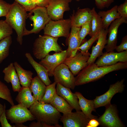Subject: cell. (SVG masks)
<instances>
[{
    "mask_svg": "<svg viewBox=\"0 0 127 127\" xmlns=\"http://www.w3.org/2000/svg\"><path fill=\"white\" fill-rule=\"evenodd\" d=\"M127 68V62H119L109 66L98 67L94 63L88 65L75 77V85L78 86L98 80L108 73Z\"/></svg>",
    "mask_w": 127,
    "mask_h": 127,
    "instance_id": "cell-1",
    "label": "cell"
},
{
    "mask_svg": "<svg viewBox=\"0 0 127 127\" xmlns=\"http://www.w3.org/2000/svg\"><path fill=\"white\" fill-rule=\"evenodd\" d=\"M29 110L37 121L47 124L61 127L59 121L62 116L55 107L50 104L41 101L35 102L29 108Z\"/></svg>",
    "mask_w": 127,
    "mask_h": 127,
    "instance_id": "cell-2",
    "label": "cell"
},
{
    "mask_svg": "<svg viewBox=\"0 0 127 127\" xmlns=\"http://www.w3.org/2000/svg\"><path fill=\"white\" fill-rule=\"evenodd\" d=\"M27 12L21 5L15 1L11 4L10 9L5 17V21L15 31L17 35V40L20 45L22 44L26 21L28 18Z\"/></svg>",
    "mask_w": 127,
    "mask_h": 127,
    "instance_id": "cell-3",
    "label": "cell"
},
{
    "mask_svg": "<svg viewBox=\"0 0 127 127\" xmlns=\"http://www.w3.org/2000/svg\"><path fill=\"white\" fill-rule=\"evenodd\" d=\"M58 39L49 36L40 35L33 43L32 52L34 56L41 60L51 51L55 53L62 51V48L58 43Z\"/></svg>",
    "mask_w": 127,
    "mask_h": 127,
    "instance_id": "cell-4",
    "label": "cell"
},
{
    "mask_svg": "<svg viewBox=\"0 0 127 127\" xmlns=\"http://www.w3.org/2000/svg\"><path fill=\"white\" fill-rule=\"evenodd\" d=\"M29 12L28 14V17L33 21V27L30 30L25 28L24 36L38 33L44 29L46 25L51 20L48 14L46 7L36 6Z\"/></svg>",
    "mask_w": 127,
    "mask_h": 127,
    "instance_id": "cell-5",
    "label": "cell"
},
{
    "mask_svg": "<svg viewBox=\"0 0 127 127\" xmlns=\"http://www.w3.org/2000/svg\"><path fill=\"white\" fill-rule=\"evenodd\" d=\"M70 19L54 21L51 20L44 28V35L55 38L64 37L67 38L71 28Z\"/></svg>",
    "mask_w": 127,
    "mask_h": 127,
    "instance_id": "cell-6",
    "label": "cell"
},
{
    "mask_svg": "<svg viewBox=\"0 0 127 127\" xmlns=\"http://www.w3.org/2000/svg\"><path fill=\"white\" fill-rule=\"evenodd\" d=\"M7 119L12 123H24L35 119L28 108L18 104L12 106L6 111Z\"/></svg>",
    "mask_w": 127,
    "mask_h": 127,
    "instance_id": "cell-7",
    "label": "cell"
},
{
    "mask_svg": "<svg viewBox=\"0 0 127 127\" xmlns=\"http://www.w3.org/2000/svg\"><path fill=\"white\" fill-rule=\"evenodd\" d=\"M53 76L55 81L65 87L73 90L76 86L75 78L68 67L62 63L54 70Z\"/></svg>",
    "mask_w": 127,
    "mask_h": 127,
    "instance_id": "cell-8",
    "label": "cell"
},
{
    "mask_svg": "<svg viewBox=\"0 0 127 127\" xmlns=\"http://www.w3.org/2000/svg\"><path fill=\"white\" fill-rule=\"evenodd\" d=\"M124 79L118 81L111 85L108 90L103 94L96 97L94 99L95 108L102 106L106 107L111 103V99L117 93L122 92L125 87L124 84Z\"/></svg>",
    "mask_w": 127,
    "mask_h": 127,
    "instance_id": "cell-9",
    "label": "cell"
},
{
    "mask_svg": "<svg viewBox=\"0 0 127 127\" xmlns=\"http://www.w3.org/2000/svg\"><path fill=\"white\" fill-rule=\"evenodd\" d=\"M90 55L88 51L77 52L73 57L66 58L63 63L68 67L74 75H75L88 65L87 62Z\"/></svg>",
    "mask_w": 127,
    "mask_h": 127,
    "instance_id": "cell-10",
    "label": "cell"
},
{
    "mask_svg": "<svg viewBox=\"0 0 127 127\" xmlns=\"http://www.w3.org/2000/svg\"><path fill=\"white\" fill-rule=\"evenodd\" d=\"M90 120L80 111L63 114L60 120L64 127H86Z\"/></svg>",
    "mask_w": 127,
    "mask_h": 127,
    "instance_id": "cell-11",
    "label": "cell"
},
{
    "mask_svg": "<svg viewBox=\"0 0 127 127\" xmlns=\"http://www.w3.org/2000/svg\"><path fill=\"white\" fill-rule=\"evenodd\" d=\"M106 107L103 114L97 119L100 124L107 127H124L118 116L115 106L110 104Z\"/></svg>",
    "mask_w": 127,
    "mask_h": 127,
    "instance_id": "cell-12",
    "label": "cell"
},
{
    "mask_svg": "<svg viewBox=\"0 0 127 127\" xmlns=\"http://www.w3.org/2000/svg\"><path fill=\"white\" fill-rule=\"evenodd\" d=\"M68 0H51L46 7L51 20L56 21L63 19L64 12L69 10Z\"/></svg>",
    "mask_w": 127,
    "mask_h": 127,
    "instance_id": "cell-13",
    "label": "cell"
},
{
    "mask_svg": "<svg viewBox=\"0 0 127 127\" xmlns=\"http://www.w3.org/2000/svg\"><path fill=\"white\" fill-rule=\"evenodd\" d=\"M67 50H63L56 52L53 55L48 54L41 60L39 63L47 70L49 76H53L55 68L59 65L63 63L67 58Z\"/></svg>",
    "mask_w": 127,
    "mask_h": 127,
    "instance_id": "cell-14",
    "label": "cell"
},
{
    "mask_svg": "<svg viewBox=\"0 0 127 127\" xmlns=\"http://www.w3.org/2000/svg\"><path fill=\"white\" fill-rule=\"evenodd\" d=\"M127 23V18L120 16L113 21L108 29V38L104 48L106 52H113L117 46V35L119 26L123 23Z\"/></svg>",
    "mask_w": 127,
    "mask_h": 127,
    "instance_id": "cell-15",
    "label": "cell"
},
{
    "mask_svg": "<svg viewBox=\"0 0 127 127\" xmlns=\"http://www.w3.org/2000/svg\"><path fill=\"white\" fill-rule=\"evenodd\" d=\"M127 62V50L120 52H106L100 56L95 63L98 67L109 66L119 62Z\"/></svg>",
    "mask_w": 127,
    "mask_h": 127,
    "instance_id": "cell-16",
    "label": "cell"
},
{
    "mask_svg": "<svg viewBox=\"0 0 127 127\" xmlns=\"http://www.w3.org/2000/svg\"><path fill=\"white\" fill-rule=\"evenodd\" d=\"M108 29L103 28L100 32L96 44L92 48L91 53L87 62L88 65L94 63L97 58L103 54V50L107 42Z\"/></svg>",
    "mask_w": 127,
    "mask_h": 127,
    "instance_id": "cell-17",
    "label": "cell"
},
{
    "mask_svg": "<svg viewBox=\"0 0 127 127\" xmlns=\"http://www.w3.org/2000/svg\"><path fill=\"white\" fill-rule=\"evenodd\" d=\"M56 85V90L57 94L65 99L76 111H81L78 98L76 94L73 93L70 88L58 83Z\"/></svg>",
    "mask_w": 127,
    "mask_h": 127,
    "instance_id": "cell-18",
    "label": "cell"
},
{
    "mask_svg": "<svg viewBox=\"0 0 127 127\" xmlns=\"http://www.w3.org/2000/svg\"><path fill=\"white\" fill-rule=\"evenodd\" d=\"M91 10L88 8L78 9L75 13L74 12L70 18L71 26L81 27L86 23L91 21Z\"/></svg>",
    "mask_w": 127,
    "mask_h": 127,
    "instance_id": "cell-19",
    "label": "cell"
},
{
    "mask_svg": "<svg viewBox=\"0 0 127 127\" xmlns=\"http://www.w3.org/2000/svg\"><path fill=\"white\" fill-rule=\"evenodd\" d=\"M3 72L4 74V80L7 83H11L14 91L18 92L21 87L20 80L13 63H10L4 69Z\"/></svg>",
    "mask_w": 127,
    "mask_h": 127,
    "instance_id": "cell-20",
    "label": "cell"
},
{
    "mask_svg": "<svg viewBox=\"0 0 127 127\" xmlns=\"http://www.w3.org/2000/svg\"><path fill=\"white\" fill-rule=\"evenodd\" d=\"M75 93L78 98V102L81 110L89 119H95L97 120V117L93 115L92 112L95 111L94 100L87 99L80 93L76 92Z\"/></svg>",
    "mask_w": 127,
    "mask_h": 127,
    "instance_id": "cell-21",
    "label": "cell"
},
{
    "mask_svg": "<svg viewBox=\"0 0 127 127\" xmlns=\"http://www.w3.org/2000/svg\"><path fill=\"white\" fill-rule=\"evenodd\" d=\"M25 55L28 62L36 71L37 76L46 86L50 84L52 82L49 78L46 69L43 65L36 61L30 53H26Z\"/></svg>",
    "mask_w": 127,
    "mask_h": 127,
    "instance_id": "cell-22",
    "label": "cell"
},
{
    "mask_svg": "<svg viewBox=\"0 0 127 127\" xmlns=\"http://www.w3.org/2000/svg\"><path fill=\"white\" fill-rule=\"evenodd\" d=\"M18 92L15 100L19 104L29 108L36 102L29 87H21Z\"/></svg>",
    "mask_w": 127,
    "mask_h": 127,
    "instance_id": "cell-23",
    "label": "cell"
},
{
    "mask_svg": "<svg viewBox=\"0 0 127 127\" xmlns=\"http://www.w3.org/2000/svg\"><path fill=\"white\" fill-rule=\"evenodd\" d=\"M29 88L36 102L40 101L45 94L46 86L37 76L33 78Z\"/></svg>",
    "mask_w": 127,
    "mask_h": 127,
    "instance_id": "cell-24",
    "label": "cell"
},
{
    "mask_svg": "<svg viewBox=\"0 0 127 127\" xmlns=\"http://www.w3.org/2000/svg\"><path fill=\"white\" fill-rule=\"evenodd\" d=\"M81 27L71 26V31L67 38L68 47L67 51V58L69 57L71 52L75 49H78L81 44L79 36V32Z\"/></svg>",
    "mask_w": 127,
    "mask_h": 127,
    "instance_id": "cell-25",
    "label": "cell"
},
{
    "mask_svg": "<svg viewBox=\"0 0 127 127\" xmlns=\"http://www.w3.org/2000/svg\"><path fill=\"white\" fill-rule=\"evenodd\" d=\"M117 5L106 11H100L98 13L101 19L103 28L106 29L114 20L121 16L117 10Z\"/></svg>",
    "mask_w": 127,
    "mask_h": 127,
    "instance_id": "cell-26",
    "label": "cell"
},
{
    "mask_svg": "<svg viewBox=\"0 0 127 127\" xmlns=\"http://www.w3.org/2000/svg\"><path fill=\"white\" fill-rule=\"evenodd\" d=\"M13 64L20 84L23 87H29L33 79V73L31 71L24 69L17 62H14Z\"/></svg>",
    "mask_w": 127,
    "mask_h": 127,
    "instance_id": "cell-27",
    "label": "cell"
},
{
    "mask_svg": "<svg viewBox=\"0 0 127 127\" xmlns=\"http://www.w3.org/2000/svg\"><path fill=\"white\" fill-rule=\"evenodd\" d=\"M59 112L65 114L72 112L74 108L64 98L56 93L50 103Z\"/></svg>",
    "mask_w": 127,
    "mask_h": 127,
    "instance_id": "cell-28",
    "label": "cell"
},
{
    "mask_svg": "<svg viewBox=\"0 0 127 127\" xmlns=\"http://www.w3.org/2000/svg\"><path fill=\"white\" fill-rule=\"evenodd\" d=\"M92 18L91 30L89 35L91 37L99 32L103 29L101 19L96 11L95 7L91 10Z\"/></svg>",
    "mask_w": 127,
    "mask_h": 127,
    "instance_id": "cell-29",
    "label": "cell"
},
{
    "mask_svg": "<svg viewBox=\"0 0 127 127\" xmlns=\"http://www.w3.org/2000/svg\"><path fill=\"white\" fill-rule=\"evenodd\" d=\"M12 43L11 36L0 41V64L9 55V48Z\"/></svg>",
    "mask_w": 127,
    "mask_h": 127,
    "instance_id": "cell-30",
    "label": "cell"
},
{
    "mask_svg": "<svg viewBox=\"0 0 127 127\" xmlns=\"http://www.w3.org/2000/svg\"><path fill=\"white\" fill-rule=\"evenodd\" d=\"M57 83L55 81L53 83L46 86L45 94L40 101L47 104H50L56 93V85Z\"/></svg>",
    "mask_w": 127,
    "mask_h": 127,
    "instance_id": "cell-31",
    "label": "cell"
},
{
    "mask_svg": "<svg viewBox=\"0 0 127 127\" xmlns=\"http://www.w3.org/2000/svg\"><path fill=\"white\" fill-rule=\"evenodd\" d=\"M0 98L7 100L12 106L14 105L10 89L6 85L0 81Z\"/></svg>",
    "mask_w": 127,
    "mask_h": 127,
    "instance_id": "cell-32",
    "label": "cell"
},
{
    "mask_svg": "<svg viewBox=\"0 0 127 127\" xmlns=\"http://www.w3.org/2000/svg\"><path fill=\"white\" fill-rule=\"evenodd\" d=\"M13 33L12 29L5 20H0V41Z\"/></svg>",
    "mask_w": 127,
    "mask_h": 127,
    "instance_id": "cell-33",
    "label": "cell"
},
{
    "mask_svg": "<svg viewBox=\"0 0 127 127\" xmlns=\"http://www.w3.org/2000/svg\"><path fill=\"white\" fill-rule=\"evenodd\" d=\"M79 32V36L81 43L86 36L89 34L91 30V21L85 23L81 27Z\"/></svg>",
    "mask_w": 127,
    "mask_h": 127,
    "instance_id": "cell-34",
    "label": "cell"
},
{
    "mask_svg": "<svg viewBox=\"0 0 127 127\" xmlns=\"http://www.w3.org/2000/svg\"><path fill=\"white\" fill-rule=\"evenodd\" d=\"M99 32L91 37V38L88 40L80 46L78 47V49H80L81 50V52H85L88 51L93 43L98 40Z\"/></svg>",
    "mask_w": 127,
    "mask_h": 127,
    "instance_id": "cell-35",
    "label": "cell"
},
{
    "mask_svg": "<svg viewBox=\"0 0 127 127\" xmlns=\"http://www.w3.org/2000/svg\"><path fill=\"white\" fill-rule=\"evenodd\" d=\"M25 9L27 12H30L37 6L32 0H15Z\"/></svg>",
    "mask_w": 127,
    "mask_h": 127,
    "instance_id": "cell-36",
    "label": "cell"
},
{
    "mask_svg": "<svg viewBox=\"0 0 127 127\" xmlns=\"http://www.w3.org/2000/svg\"><path fill=\"white\" fill-rule=\"evenodd\" d=\"M11 5V4L4 0H0V17H6L10 9Z\"/></svg>",
    "mask_w": 127,
    "mask_h": 127,
    "instance_id": "cell-37",
    "label": "cell"
},
{
    "mask_svg": "<svg viewBox=\"0 0 127 127\" xmlns=\"http://www.w3.org/2000/svg\"><path fill=\"white\" fill-rule=\"evenodd\" d=\"M117 10L121 16L127 18V0H125L123 3L117 6Z\"/></svg>",
    "mask_w": 127,
    "mask_h": 127,
    "instance_id": "cell-38",
    "label": "cell"
},
{
    "mask_svg": "<svg viewBox=\"0 0 127 127\" xmlns=\"http://www.w3.org/2000/svg\"><path fill=\"white\" fill-rule=\"evenodd\" d=\"M4 108L3 111L0 116V122L2 127H13L9 123L7 120L6 115V105L4 104Z\"/></svg>",
    "mask_w": 127,
    "mask_h": 127,
    "instance_id": "cell-39",
    "label": "cell"
},
{
    "mask_svg": "<svg viewBox=\"0 0 127 127\" xmlns=\"http://www.w3.org/2000/svg\"><path fill=\"white\" fill-rule=\"evenodd\" d=\"M115 50L118 52H120L127 50V35L122 38L120 44L115 47Z\"/></svg>",
    "mask_w": 127,
    "mask_h": 127,
    "instance_id": "cell-40",
    "label": "cell"
},
{
    "mask_svg": "<svg viewBox=\"0 0 127 127\" xmlns=\"http://www.w3.org/2000/svg\"><path fill=\"white\" fill-rule=\"evenodd\" d=\"M37 6L46 8L51 0H32Z\"/></svg>",
    "mask_w": 127,
    "mask_h": 127,
    "instance_id": "cell-41",
    "label": "cell"
},
{
    "mask_svg": "<svg viewBox=\"0 0 127 127\" xmlns=\"http://www.w3.org/2000/svg\"><path fill=\"white\" fill-rule=\"evenodd\" d=\"M99 125V123L97 119H92L89 120L86 127H97Z\"/></svg>",
    "mask_w": 127,
    "mask_h": 127,
    "instance_id": "cell-42",
    "label": "cell"
},
{
    "mask_svg": "<svg viewBox=\"0 0 127 127\" xmlns=\"http://www.w3.org/2000/svg\"><path fill=\"white\" fill-rule=\"evenodd\" d=\"M95 1L96 5L98 9H102L105 8L104 4L101 0H95Z\"/></svg>",
    "mask_w": 127,
    "mask_h": 127,
    "instance_id": "cell-43",
    "label": "cell"
},
{
    "mask_svg": "<svg viewBox=\"0 0 127 127\" xmlns=\"http://www.w3.org/2000/svg\"><path fill=\"white\" fill-rule=\"evenodd\" d=\"M29 127H43L42 123L37 121V122H33L31 123L29 125Z\"/></svg>",
    "mask_w": 127,
    "mask_h": 127,
    "instance_id": "cell-44",
    "label": "cell"
},
{
    "mask_svg": "<svg viewBox=\"0 0 127 127\" xmlns=\"http://www.w3.org/2000/svg\"><path fill=\"white\" fill-rule=\"evenodd\" d=\"M104 5L105 7L108 8L113 3L114 0H101Z\"/></svg>",
    "mask_w": 127,
    "mask_h": 127,
    "instance_id": "cell-45",
    "label": "cell"
},
{
    "mask_svg": "<svg viewBox=\"0 0 127 127\" xmlns=\"http://www.w3.org/2000/svg\"><path fill=\"white\" fill-rule=\"evenodd\" d=\"M13 127H28L24 125L23 124V123H15V125L13 126Z\"/></svg>",
    "mask_w": 127,
    "mask_h": 127,
    "instance_id": "cell-46",
    "label": "cell"
},
{
    "mask_svg": "<svg viewBox=\"0 0 127 127\" xmlns=\"http://www.w3.org/2000/svg\"><path fill=\"white\" fill-rule=\"evenodd\" d=\"M78 49H76L73 50L71 52L70 56L69 57H74L76 55Z\"/></svg>",
    "mask_w": 127,
    "mask_h": 127,
    "instance_id": "cell-47",
    "label": "cell"
},
{
    "mask_svg": "<svg viewBox=\"0 0 127 127\" xmlns=\"http://www.w3.org/2000/svg\"><path fill=\"white\" fill-rule=\"evenodd\" d=\"M4 108V105H3L0 103V116L3 111Z\"/></svg>",
    "mask_w": 127,
    "mask_h": 127,
    "instance_id": "cell-48",
    "label": "cell"
},
{
    "mask_svg": "<svg viewBox=\"0 0 127 127\" xmlns=\"http://www.w3.org/2000/svg\"><path fill=\"white\" fill-rule=\"evenodd\" d=\"M71 1H72V0H71ZM76 0V1H79L80 0Z\"/></svg>",
    "mask_w": 127,
    "mask_h": 127,
    "instance_id": "cell-49",
    "label": "cell"
},
{
    "mask_svg": "<svg viewBox=\"0 0 127 127\" xmlns=\"http://www.w3.org/2000/svg\"><path fill=\"white\" fill-rule=\"evenodd\" d=\"M70 2H71V0H68Z\"/></svg>",
    "mask_w": 127,
    "mask_h": 127,
    "instance_id": "cell-50",
    "label": "cell"
}]
</instances>
